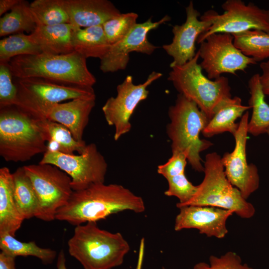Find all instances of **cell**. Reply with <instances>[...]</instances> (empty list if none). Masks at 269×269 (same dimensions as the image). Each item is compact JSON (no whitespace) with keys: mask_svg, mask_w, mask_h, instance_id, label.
<instances>
[{"mask_svg":"<svg viewBox=\"0 0 269 269\" xmlns=\"http://www.w3.org/2000/svg\"><path fill=\"white\" fill-rule=\"evenodd\" d=\"M8 63L0 62V108L16 106L17 89Z\"/></svg>","mask_w":269,"mask_h":269,"instance_id":"obj_34","label":"cell"},{"mask_svg":"<svg viewBox=\"0 0 269 269\" xmlns=\"http://www.w3.org/2000/svg\"><path fill=\"white\" fill-rule=\"evenodd\" d=\"M45 119L12 106L0 111V155L6 161L24 162L47 150Z\"/></svg>","mask_w":269,"mask_h":269,"instance_id":"obj_2","label":"cell"},{"mask_svg":"<svg viewBox=\"0 0 269 269\" xmlns=\"http://www.w3.org/2000/svg\"><path fill=\"white\" fill-rule=\"evenodd\" d=\"M95 100L96 96L56 104L48 110L44 119L63 125L69 130L76 140L84 141V131L95 106Z\"/></svg>","mask_w":269,"mask_h":269,"instance_id":"obj_18","label":"cell"},{"mask_svg":"<svg viewBox=\"0 0 269 269\" xmlns=\"http://www.w3.org/2000/svg\"><path fill=\"white\" fill-rule=\"evenodd\" d=\"M45 126L48 134L47 150L68 154H75V152L80 154L84 151L87 146L85 141L76 140L66 127L47 119L45 120Z\"/></svg>","mask_w":269,"mask_h":269,"instance_id":"obj_29","label":"cell"},{"mask_svg":"<svg viewBox=\"0 0 269 269\" xmlns=\"http://www.w3.org/2000/svg\"><path fill=\"white\" fill-rule=\"evenodd\" d=\"M23 168L38 199L35 217L47 222L55 220L57 211L67 204L73 192L70 177L50 164L39 163Z\"/></svg>","mask_w":269,"mask_h":269,"instance_id":"obj_9","label":"cell"},{"mask_svg":"<svg viewBox=\"0 0 269 269\" xmlns=\"http://www.w3.org/2000/svg\"><path fill=\"white\" fill-rule=\"evenodd\" d=\"M267 134H268V135L269 136V128L267 130Z\"/></svg>","mask_w":269,"mask_h":269,"instance_id":"obj_40","label":"cell"},{"mask_svg":"<svg viewBox=\"0 0 269 269\" xmlns=\"http://www.w3.org/2000/svg\"><path fill=\"white\" fill-rule=\"evenodd\" d=\"M74 26L70 23L53 25H37L29 34L31 40L40 48L42 53L65 54L74 51L72 35Z\"/></svg>","mask_w":269,"mask_h":269,"instance_id":"obj_20","label":"cell"},{"mask_svg":"<svg viewBox=\"0 0 269 269\" xmlns=\"http://www.w3.org/2000/svg\"><path fill=\"white\" fill-rule=\"evenodd\" d=\"M199 52L181 65L170 66L167 79L179 92L197 104L210 120L219 105L232 97L228 79L221 76L212 80L206 77L198 61Z\"/></svg>","mask_w":269,"mask_h":269,"instance_id":"obj_6","label":"cell"},{"mask_svg":"<svg viewBox=\"0 0 269 269\" xmlns=\"http://www.w3.org/2000/svg\"><path fill=\"white\" fill-rule=\"evenodd\" d=\"M250 109L249 106L242 104L239 97L224 100L216 108L213 117L202 131V134L206 137H210L228 132L234 136L239 127V123H236V121Z\"/></svg>","mask_w":269,"mask_h":269,"instance_id":"obj_21","label":"cell"},{"mask_svg":"<svg viewBox=\"0 0 269 269\" xmlns=\"http://www.w3.org/2000/svg\"><path fill=\"white\" fill-rule=\"evenodd\" d=\"M20 0H0V15H3L8 10H11Z\"/></svg>","mask_w":269,"mask_h":269,"instance_id":"obj_38","label":"cell"},{"mask_svg":"<svg viewBox=\"0 0 269 269\" xmlns=\"http://www.w3.org/2000/svg\"><path fill=\"white\" fill-rule=\"evenodd\" d=\"M163 269H165L163 268Z\"/></svg>","mask_w":269,"mask_h":269,"instance_id":"obj_41","label":"cell"},{"mask_svg":"<svg viewBox=\"0 0 269 269\" xmlns=\"http://www.w3.org/2000/svg\"><path fill=\"white\" fill-rule=\"evenodd\" d=\"M29 8L37 26L70 23L61 0H35L29 3Z\"/></svg>","mask_w":269,"mask_h":269,"instance_id":"obj_30","label":"cell"},{"mask_svg":"<svg viewBox=\"0 0 269 269\" xmlns=\"http://www.w3.org/2000/svg\"><path fill=\"white\" fill-rule=\"evenodd\" d=\"M8 64L14 78H40L87 87H93L96 82L88 68L86 58L75 51L21 55L11 59Z\"/></svg>","mask_w":269,"mask_h":269,"instance_id":"obj_4","label":"cell"},{"mask_svg":"<svg viewBox=\"0 0 269 269\" xmlns=\"http://www.w3.org/2000/svg\"><path fill=\"white\" fill-rule=\"evenodd\" d=\"M15 258L1 252L0 253V269H16Z\"/></svg>","mask_w":269,"mask_h":269,"instance_id":"obj_37","label":"cell"},{"mask_svg":"<svg viewBox=\"0 0 269 269\" xmlns=\"http://www.w3.org/2000/svg\"><path fill=\"white\" fill-rule=\"evenodd\" d=\"M174 229L176 231L195 229L208 237L224 238L228 233L226 223L232 211L208 206L188 205L178 208Z\"/></svg>","mask_w":269,"mask_h":269,"instance_id":"obj_17","label":"cell"},{"mask_svg":"<svg viewBox=\"0 0 269 269\" xmlns=\"http://www.w3.org/2000/svg\"><path fill=\"white\" fill-rule=\"evenodd\" d=\"M260 67L262 71L260 82L263 91L265 95L269 96V60L261 62Z\"/></svg>","mask_w":269,"mask_h":269,"instance_id":"obj_36","label":"cell"},{"mask_svg":"<svg viewBox=\"0 0 269 269\" xmlns=\"http://www.w3.org/2000/svg\"><path fill=\"white\" fill-rule=\"evenodd\" d=\"M70 23L74 27L102 25L120 14V10L108 0H61Z\"/></svg>","mask_w":269,"mask_h":269,"instance_id":"obj_19","label":"cell"},{"mask_svg":"<svg viewBox=\"0 0 269 269\" xmlns=\"http://www.w3.org/2000/svg\"><path fill=\"white\" fill-rule=\"evenodd\" d=\"M23 220L14 199L12 173L8 168L2 167L0 169V233L15 236Z\"/></svg>","mask_w":269,"mask_h":269,"instance_id":"obj_22","label":"cell"},{"mask_svg":"<svg viewBox=\"0 0 269 269\" xmlns=\"http://www.w3.org/2000/svg\"><path fill=\"white\" fill-rule=\"evenodd\" d=\"M145 209L142 198L129 189L119 184L99 183L73 191L67 204L57 211L55 219L76 226L124 211L140 213Z\"/></svg>","mask_w":269,"mask_h":269,"instance_id":"obj_1","label":"cell"},{"mask_svg":"<svg viewBox=\"0 0 269 269\" xmlns=\"http://www.w3.org/2000/svg\"><path fill=\"white\" fill-rule=\"evenodd\" d=\"M72 45L74 51L84 58H98L100 60L107 53L111 46L102 25L74 27Z\"/></svg>","mask_w":269,"mask_h":269,"instance_id":"obj_23","label":"cell"},{"mask_svg":"<svg viewBox=\"0 0 269 269\" xmlns=\"http://www.w3.org/2000/svg\"><path fill=\"white\" fill-rule=\"evenodd\" d=\"M13 193L18 210L24 220L35 217L38 207V199L31 182L23 166L12 173Z\"/></svg>","mask_w":269,"mask_h":269,"instance_id":"obj_25","label":"cell"},{"mask_svg":"<svg viewBox=\"0 0 269 269\" xmlns=\"http://www.w3.org/2000/svg\"><path fill=\"white\" fill-rule=\"evenodd\" d=\"M39 163L55 165L67 174L74 191L104 183L108 168L105 158L93 143L87 144L83 153L78 155L47 150Z\"/></svg>","mask_w":269,"mask_h":269,"instance_id":"obj_10","label":"cell"},{"mask_svg":"<svg viewBox=\"0 0 269 269\" xmlns=\"http://www.w3.org/2000/svg\"><path fill=\"white\" fill-rule=\"evenodd\" d=\"M170 19L166 15L157 21H152L150 17L144 22L137 23L124 38L110 46L107 53L100 60L101 70L109 73L126 69L131 52L151 54L158 47L148 41V32Z\"/></svg>","mask_w":269,"mask_h":269,"instance_id":"obj_15","label":"cell"},{"mask_svg":"<svg viewBox=\"0 0 269 269\" xmlns=\"http://www.w3.org/2000/svg\"><path fill=\"white\" fill-rule=\"evenodd\" d=\"M204 168L202 182L197 185L194 197L184 206L222 208L232 211L243 219H250L255 215L256 210L253 205L245 199L240 191L227 179L220 155L216 152L207 154Z\"/></svg>","mask_w":269,"mask_h":269,"instance_id":"obj_7","label":"cell"},{"mask_svg":"<svg viewBox=\"0 0 269 269\" xmlns=\"http://www.w3.org/2000/svg\"><path fill=\"white\" fill-rule=\"evenodd\" d=\"M14 78L17 89L15 106L41 119H44L46 112L54 105L68 100L95 96L93 87L64 84L40 78Z\"/></svg>","mask_w":269,"mask_h":269,"instance_id":"obj_8","label":"cell"},{"mask_svg":"<svg viewBox=\"0 0 269 269\" xmlns=\"http://www.w3.org/2000/svg\"><path fill=\"white\" fill-rule=\"evenodd\" d=\"M186 18L181 25L172 26V42L162 47L173 58L170 66L181 65L194 58L196 55L195 43L200 35L205 33L212 22L206 12L201 17L195 8L192 1L185 7Z\"/></svg>","mask_w":269,"mask_h":269,"instance_id":"obj_16","label":"cell"},{"mask_svg":"<svg viewBox=\"0 0 269 269\" xmlns=\"http://www.w3.org/2000/svg\"><path fill=\"white\" fill-rule=\"evenodd\" d=\"M29 3L20 0L8 13L0 18V36H5L26 32L30 34L36 28L29 8Z\"/></svg>","mask_w":269,"mask_h":269,"instance_id":"obj_28","label":"cell"},{"mask_svg":"<svg viewBox=\"0 0 269 269\" xmlns=\"http://www.w3.org/2000/svg\"><path fill=\"white\" fill-rule=\"evenodd\" d=\"M209 264L199 262L193 269H253L246 264H242L241 257L236 253L229 251L218 257L211 255Z\"/></svg>","mask_w":269,"mask_h":269,"instance_id":"obj_35","label":"cell"},{"mask_svg":"<svg viewBox=\"0 0 269 269\" xmlns=\"http://www.w3.org/2000/svg\"><path fill=\"white\" fill-rule=\"evenodd\" d=\"M250 97L249 106L252 115L248 125V132L254 136L267 133L269 128V105L266 102L260 82V74L253 75L248 82Z\"/></svg>","mask_w":269,"mask_h":269,"instance_id":"obj_24","label":"cell"},{"mask_svg":"<svg viewBox=\"0 0 269 269\" xmlns=\"http://www.w3.org/2000/svg\"><path fill=\"white\" fill-rule=\"evenodd\" d=\"M162 76V73L153 71L143 83L136 85L133 83V77L128 75L117 86V96L106 101L102 111L108 125L115 128V140L130 131V118L139 103L147 98V87Z\"/></svg>","mask_w":269,"mask_h":269,"instance_id":"obj_12","label":"cell"},{"mask_svg":"<svg viewBox=\"0 0 269 269\" xmlns=\"http://www.w3.org/2000/svg\"><path fill=\"white\" fill-rule=\"evenodd\" d=\"M168 114L170 123L166 126V133L171 141L172 153H185L194 170L204 171L200 154L213 143L200 139V134L210 120L196 103L181 94L169 107Z\"/></svg>","mask_w":269,"mask_h":269,"instance_id":"obj_5","label":"cell"},{"mask_svg":"<svg viewBox=\"0 0 269 269\" xmlns=\"http://www.w3.org/2000/svg\"><path fill=\"white\" fill-rule=\"evenodd\" d=\"M68 247L84 269H113L123 264L130 250L120 233L102 230L96 222L76 226Z\"/></svg>","mask_w":269,"mask_h":269,"instance_id":"obj_3","label":"cell"},{"mask_svg":"<svg viewBox=\"0 0 269 269\" xmlns=\"http://www.w3.org/2000/svg\"><path fill=\"white\" fill-rule=\"evenodd\" d=\"M168 188L164 192L167 196H174L179 199L176 207L185 205L196 194L198 186L194 185L186 177L185 172L175 174L166 179Z\"/></svg>","mask_w":269,"mask_h":269,"instance_id":"obj_33","label":"cell"},{"mask_svg":"<svg viewBox=\"0 0 269 269\" xmlns=\"http://www.w3.org/2000/svg\"><path fill=\"white\" fill-rule=\"evenodd\" d=\"M234 44L244 55L256 62L269 58V34L257 29H251L231 34Z\"/></svg>","mask_w":269,"mask_h":269,"instance_id":"obj_27","label":"cell"},{"mask_svg":"<svg viewBox=\"0 0 269 269\" xmlns=\"http://www.w3.org/2000/svg\"><path fill=\"white\" fill-rule=\"evenodd\" d=\"M66 257L63 250H61L57 257V269H67L66 265Z\"/></svg>","mask_w":269,"mask_h":269,"instance_id":"obj_39","label":"cell"},{"mask_svg":"<svg viewBox=\"0 0 269 269\" xmlns=\"http://www.w3.org/2000/svg\"><path fill=\"white\" fill-rule=\"evenodd\" d=\"M0 249L1 252L15 258L36 257L45 265L52 264L57 256V253L54 250L41 248L34 241H19L8 233H0Z\"/></svg>","mask_w":269,"mask_h":269,"instance_id":"obj_26","label":"cell"},{"mask_svg":"<svg viewBox=\"0 0 269 269\" xmlns=\"http://www.w3.org/2000/svg\"><path fill=\"white\" fill-rule=\"evenodd\" d=\"M138 17V14L135 12L121 13L102 24L110 45L118 43L127 35L137 23Z\"/></svg>","mask_w":269,"mask_h":269,"instance_id":"obj_32","label":"cell"},{"mask_svg":"<svg viewBox=\"0 0 269 269\" xmlns=\"http://www.w3.org/2000/svg\"><path fill=\"white\" fill-rule=\"evenodd\" d=\"M249 117V112L247 111L241 117L238 130L234 135V150L231 152H226L221 157L227 179L246 200L258 189L260 185L257 166L252 163L248 164L247 160Z\"/></svg>","mask_w":269,"mask_h":269,"instance_id":"obj_14","label":"cell"},{"mask_svg":"<svg viewBox=\"0 0 269 269\" xmlns=\"http://www.w3.org/2000/svg\"><path fill=\"white\" fill-rule=\"evenodd\" d=\"M42 53L29 34L19 33L5 37L0 40V62L8 63L14 57Z\"/></svg>","mask_w":269,"mask_h":269,"instance_id":"obj_31","label":"cell"},{"mask_svg":"<svg viewBox=\"0 0 269 269\" xmlns=\"http://www.w3.org/2000/svg\"><path fill=\"white\" fill-rule=\"evenodd\" d=\"M221 7L224 10L221 14L212 9L206 11L212 24L199 35L197 43L215 33L233 34L257 29L269 34V9L261 8L252 2L246 4L241 0H227Z\"/></svg>","mask_w":269,"mask_h":269,"instance_id":"obj_11","label":"cell"},{"mask_svg":"<svg viewBox=\"0 0 269 269\" xmlns=\"http://www.w3.org/2000/svg\"><path fill=\"white\" fill-rule=\"evenodd\" d=\"M234 37L229 33H215L208 36L200 43V65L211 79H216L223 73L235 74L244 71L250 64L257 62L244 55L234 44Z\"/></svg>","mask_w":269,"mask_h":269,"instance_id":"obj_13","label":"cell"}]
</instances>
